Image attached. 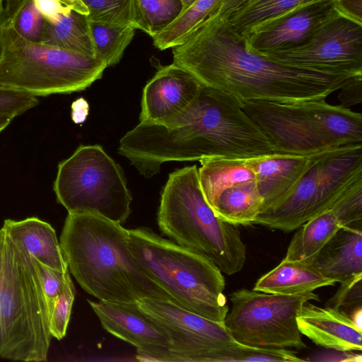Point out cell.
Segmentation results:
<instances>
[{"label":"cell","instance_id":"obj_1","mask_svg":"<svg viewBox=\"0 0 362 362\" xmlns=\"http://www.w3.org/2000/svg\"><path fill=\"white\" fill-rule=\"evenodd\" d=\"M118 153L150 178L169 161L247 160L276 153L241 103L202 84L191 104L164 124L140 122L120 139Z\"/></svg>","mask_w":362,"mask_h":362},{"label":"cell","instance_id":"obj_2","mask_svg":"<svg viewBox=\"0 0 362 362\" xmlns=\"http://www.w3.org/2000/svg\"><path fill=\"white\" fill-rule=\"evenodd\" d=\"M173 63L204 86L240 103H298L325 99L351 75L298 69L247 49L243 40L221 19L207 16L181 45L173 47Z\"/></svg>","mask_w":362,"mask_h":362},{"label":"cell","instance_id":"obj_3","mask_svg":"<svg viewBox=\"0 0 362 362\" xmlns=\"http://www.w3.org/2000/svg\"><path fill=\"white\" fill-rule=\"evenodd\" d=\"M59 243L69 272L99 300H170L132 255L129 230L120 223L93 213H68Z\"/></svg>","mask_w":362,"mask_h":362},{"label":"cell","instance_id":"obj_4","mask_svg":"<svg viewBox=\"0 0 362 362\" xmlns=\"http://www.w3.org/2000/svg\"><path fill=\"white\" fill-rule=\"evenodd\" d=\"M48 310L33 257L0 228V358L47 360Z\"/></svg>","mask_w":362,"mask_h":362},{"label":"cell","instance_id":"obj_5","mask_svg":"<svg viewBox=\"0 0 362 362\" xmlns=\"http://www.w3.org/2000/svg\"><path fill=\"white\" fill-rule=\"evenodd\" d=\"M160 231L177 244L204 256L232 275L246 259V246L236 226L222 221L206 202L196 165L169 175L158 211Z\"/></svg>","mask_w":362,"mask_h":362},{"label":"cell","instance_id":"obj_6","mask_svg":"<svg viewBox=\"0 0 362 362\" xmlns=\"http://www.w3.org/2000/svg\"><path fill=\"white\" fill-rule=\"evenodd\" d=\"M129 246L139 265L178 306L224 322L229 310L225 279L211 260L148 228L129 230Z\"/></svg>","mask_w":362,"mask_h":362},{"label":"cell","instance_id":"obj_7","mask_svg":"<svg viewBox=\"0 0 362 362\" xmlns=\"http://www.w3.org/2000/svg\"><path fill=\"white\" fill-rule=\"evenodd\" d=\"M241 104L279 153L308 155L362 144L361 114L325 99Z\"/></svg>","mask_w":362,"mask_h":362},{"label":"cell","instance_id":"obj_8","mask_svg":"<svg viewBox=\"0 0 362 362\" xmlns=\"http://www.w3.org/2000/svg\"><path fill=\"white\" fill-rule=\"evenodd\" d=\"M107 67L105 62L98 57L28 41L6 18L0 86L36 97L71 93L90 86L101 78Z\"/></svg>","mask_w":362,"mask_h":362},{"label":"cell","instance_id":"obj_9","mask_svg":"<svg viewBox=\"0 0 362 362\" xmlns=\"http://www.w3.org/2000/svg\"><path fill=\"white\" fill-rule=\"evenodd\" d=\"M362 177V144L322 151L294 187L262 211L254 224L291 232L329 209L340 194Z\"/></svg>","mask_w":362,"mask_h":362},{"label":"cell","instance_id":"obj_10","mask_svg":"<svg viewBox=\"0 0 362 362\" xmlns=\"http://www.w3.org/2000/svg\"><path fill=\"white\" fill-rule=\"evenodd\" d=\"M54 191L69 214L93 213L120 224L131 214L123 170L100 145H81L59 163Z\"/></svg>","mask_w":362,"mask_h":362},{"label":"cell","instance_id":"obj_11","mask_svg":"<svg viewBox=\"0 0 362 362\" xmlns=\"http://www.w3.org/2000/svg\"><path fill=\"white\" fill-rule=\"evenodd\" d=\"M319 300L313 291L293 295L242 288L230 294L231 310L224 325L240 344L264 348L303 349L296 321L302 305Z\"/></svg>","mask_w":362,"mask_h":362},{"label":"cell","instance_id":"obj_12","mask_svg":"<svg viewBox=\"0 0 362 362\" xmlns=\"http://www.w3.org/2000/svg\"><path fill=\"white\" fill-rule=\"evenodd\" d=\"M260 55L298 69L362 75V24L337 12L300 42Z\"/></svg>","mask_w":362,"mask_h":362},{"label":"cell","instance_id":"obj_13","mask_svg":"<svg viewBox=\"0 0 362 362\" xmlns=\"http://www.w3.org/2000/svg\"><path fill=\"white\" fill-rule=\"evenodd\" d=\"M137 302L168 334L172 361H234L241 344L233 339L224 322L200 316L169 300L144 298Z\"/></svg>","mask_w":362,"mask_h":362},{"label":"cell","instance_id":"obj_14","mask_svg":"<svg viewBox=\"0 0 362 362\" xmlns=\"http://www.w3.org/2000/svg\"><path fill=\"white\" fill-rule=\"evenodd\" d=\"M88 302L105 330L136 347L138 359L172 361L168 334L138 302Z\"/></svg>","mask_w":362,"mask_h":362},{"label":"cell","instance_id":"obj_15","mask_svg":"<svg viewBox=\"0 0 362 362\" xmlns=\"http://www.w3.org/2000/svg\"><path fill=\"white\" fill-rule=\"evenodd\" d=\"M201 86L193 74L174 63L161 66L144 88L139 121L167 122L191 104Z\"/></svg>","mask_w":362,"mask_h":362},{"label":"cell","instance_id":"obj_16","mask_svg":"<svg viewBox=\"0 0 362 362\" xmlns=\"http://www.w3.org/2000/svg\"><path fill=\"white\" fill-rule=\"evenodd\" d=\"M337 13L334 0L303 5L243 38L245 47L259 54L292 47Z\"/></svg>","mask_w":362,"mask_h":362},{"label":"cell","instance_id":"obj_17","mask_svg":"<svg viewBox=\"0 0 362 362\" xmlns=\"http://www.w3.org/2000/svg\"><path fill=\"white\" fill-rule=\"evenodd\" d=\"M296 321L300 333L318 346L339 351H362V330L348 315L335 309L306 301L300 307Z\"/></svg>","mask_w":362,"mask_h":362},{"label":"cell","instance_id":"obj_18","mask_svg":"<svg viewBox=\"0 0 362 362\" xmlns=\"http://www.w3.org/2000/svg\"><path fill=\"white\" fill-rule=\"evenodd\" d=\"M322 152L308 155L276 152L247 159L263 200L262 211L284 197Z\"/></svg>","mask_w":362,"mask_h":362},{"label":"cell","instance_id":"obj_19","mask_svg":"<svg viewBox=\"0 0 362 362\" xmlns=\"http://www.w3.org/2000/svg\"><path fill=\"white\" fill-rule=\"evenodd\" d=\"M310 263L335 283L362 274V229L341 227Z\"/></svg>","mask_w":362,"mask_h":362},{"label":"cell","instance_id":"obj_20","mask_svg":"<svg viewBox=\"0 0 362 362\" xmlns=\"http://www.w3.org/2000/svg\"><path fill=\"white\" fill-rule=\"evenodd\" d=\"M2 228L36 260L56 270H69L56 232L52 226L37 218L16 221L6 219Z\"/></svg>","mask_w":362,"mask_h":362},{"label":"cell","instance_id":"obj_21","mask_svg":"<svg viewBox=\"0 0 362 362\" xmlns=\"http://www.w3.org/2000/svg\"><path fill=\"white\" fill-rule=\"evenodd\" d=\"M335 284L310 263L284 258L275 268L257 281L253 290L267 293L293 295L312 292Z\"/></svg>","mask_w":362,"mask_h":362},{"label":"cell","instance_id":"obj_22","mask_svg":"<svg viewBox=\"0 0 362 362\" xmlns=\"http://www.w3.org/2000/svg\"><path fill=\"white\" fill-rule=\"evenodd\" d=\"M317 1L320 0H247L226 18H218L243 39L286 13Z\"/></svg>","mask_w":362,"mask_h":362},{"label":"cell","instance_id":"obj_23","mask_svg":"<svg viewBox=\"0 0 362 362\" xmlns=\"http://www.w3.org/2000/svg\"><path fill=\"white\" fill-rule=\"evenodd\" d=\"M199 161V185L209 205L224 190L255 182V174L247 160L214 157Z\"/></svg>","mask_w":362,"mask_h":362},{"label":"cell","instance_id":"obj_24","mask_svg":"<svg viewBox=\"0 0 362 362\" xmlns=\"http://www.w3.org/2000/svg\"><path fill=\"white\" fill-rule=\"evenodd\" d=\"M42 44L97 57L87 15L71 9L54 22L46 21Z\"/></svg>","mask_w":362,"mask_h":362},{"label":"cell","instance_id":"obj_25","mask_svg":"<svg viewBox=\"0 0 362 362\" xmlns=\"http://www.w3.org/2000/svg\"><path fill=\"white\" fill-rule=\"evenodd\" d=\"M341 227L333 211L325 210L296 229L284 259L311 262Z\"/></svg>","mask_w":362,"mask_h":362},{"label":"cell","instance_id":"obj_26","mask_svg":"<svg viewBox=\"0 0 362 362\" xmlns=\"http://www.w3.org/2000/svg\"><path fill=\"white\" fill-rule=\"evenodd\" d=\"M222 221L234 226L254 224L263 200L255 182L230 187L209 205Z\"/></svg>","mask_w":362,"mask_h":362},{"label":"cell","instance_id":"obj_27","mask_svg":"<svg viewBox=\"0 0 362 362\" xmlns=\"http://www.w3.org/2000/svg\"><path fill=\"white\" fill-rule=\"evenodd\" d=\"M132 25L151 37L173 23L182 12L181 0H131Z\"/></svg>","mask_w":362,"mask_h":362},{"label":"cell","instance_id":"obj_28","mask_svg":"<svg viewBox=\"0 0 362 362\" xmlns=\"http://www.w3.org/2000/svg\"><path fill=\"white\" fill-rule=\"evenodd\" d=\"M221 0H196L168 26L153 36L154 46L164 50L183 43Z\"/></svg>","mask_w":362,"mask_h":362},{"label":"cell","instance_id":"obj_29","mask_svg":"<svg viewBox=\"0 0 362 362\" xmlns=\"http://www.w3.org/2000/svg\"><path fill=\"white\" fill-rule=\"evenodd\" d=\"M96 56L107 66L117 64L134 36L132 25H115L90 21Z\"/></svg>","mask_w":362,"mask_h":362},{"label":"cell","instance_id":"obj_30","mask_svg":"<svg viewBox=\"0 0 362 362\" xmlns=\"http://www.w3.org/2000/svg\"><path fill=\"white\" fill-rule=\"evenodd\" d=\"M6 18L14 30L25 40L41 43L46 19L33 0H4Z\"/></svg>","mask_w":362,"mask_h":362},{"label":"cell","instance_id":"obj_31","mask_svg":"<svg viewBox=\"0 0 362 362\" xmlns=\"http://www.w3.org/2000/svg\"><path fill=\"white\" fill-rule=\"evenodd\" d=\"M88 10V19L115 25H132L131 0H80Z\"/></svg>","mask_w":362,"mask_h":362},{"label":"cell","instance_id":"obj_32","mask_svg":"<svg viewBox=\"0 0 362 362\" xmlns=\"http://www.w3.org/2000/svg\"><path fill=\"white\" fill-rule=\"evenodd\" d=\"M329 209L342 227L362 229V177L349 186Z\"/></svg>","mask_w":362,"mask_h":362},{"label":"cell","instance_id":"obj_33","mask_svg":"<svg viewBox=\"0 0 362 362\" xmlns=\"http://www.w3.org/2000/svg\"><path fill=\"white\" fill-rule=\"evenodd\" d=\"M74 297L75 289L71 281L49 313V332L58 340L62 339L66 334Z\"/></svg>","mask_w":362,"mask_h":362},{"label":"cell","instance_id":"obj_34","mask_svg":"<svg viewBox=\"0 0 362 362\" xmlns=\"http://www.w3.org/2000/svg\"><path fill=\"white\" fill-rule=\"evenodd\" d=\"M325 306L335 309L349 317L358 309L362 308V274L340 284L335 295Z\"/></svg>","mask_w":362,"mask_h":362},{"label":"cell","instance_id":"obj_35","mask_svg":"<svg viewBox=\"0 0 362 362\" xmlns=\"http://www.w3.org/2000/svg\"><path fill=\"white\" fill-rule=\"evenodd\" d=\"M33 259L49 314L57 298L63 293L67 285L71 281L70 272L69 270L61 272L52 269L40 263L34 257Z\"/></svg>","mask_w":362,"mask_h":362},{"label":"cell","instance_id":"obj_36","mask_svg":"<svg viewBox=\"0 0 362 362\" xmlns=\"http://www.w3.org/2000/svg\"><path fill=\"white\" fill-rule=\"evenodd\" d=\"M39 103L37 97L23 91L0 86V117L14 118Z\"/></svg>","mask_w":362,"mask_h":362},{"label":"cell","instance_id":"obj_37","mask_svg":"<svg viewBox=\"0 0 362 362\" xmlns=\"http://www.w3.org/2000/svg\"><path fill=\"white\" fill-rule=\"evenodd\" d=\"M304 359L299 358L293 351L288 349H274L255 347L242 345L236 358V361H264V362H299Z\"/></svg>","mask_w":362,"mask_h":362},{"label":"cell","instance_id":"obj_38","mask_svg":"<svg viewBox=\"0 0 362 362\" xmlns=\"http://www.w3.org/2000/svg\"><path fill=\"white\" fill-rule=\"evenodd\" d=\"M339 100L341 106L349 108L362 101V75L350 78L339 89Z\"/></svg>","mask_w":362,"mask_h":362},{"label":"cell","instance_id":"obj_39","mask_svg":"<svg viewBox=\"0 0 362 362\" xmlns=\"http://www.w3.org/2000/svg\"><path fill=\"white\" fill-rule=\"evenodd\" d=\"M37 8L46 21H57L62 14H66L72 9L62 4L59 0H33Z\"/></svg>","mask_w":362,"mask_h":362},{"label":"cell","instance_id":"obj_40","mask_svg":"<svg viewBox=\"0 0 362 362\" xmlns=\"http://www.w3.org/2000/svg\"><path fill=\"white\" fill-rule=\"evenodd\" d=\"M334 5L339 14L362 24V0H334Z\"/></svg>","mask_w":362,"mask_h":362},{"label":"cell","instance_id":"obj_41","mask_svg":"<svg viewBox=\"0 0 362 362\" xmlns=\"http://www.w3.org/2000/svg\"><path fill=\"white\" fill-rule=\"evenodd\" d=\"M247 0H221L211 14L220 18H224L238 9Z\"/></svg>","mask_w":362,"mask_h":362},{"label":"cell","instance_id":"obj_42","mask_svg":"<svg viewBox=\"0 0 362 362\" xmlns=\"http://www.w3.org/2000/svg\"><path fill=\"white\" fill-rule=\"evenodd\" d=\"M83 98L74 102L72 105V119L76 123L83 121L86 118V115L81 113V110L87 109V104L81 103Z\"/></svg>","mask_w":362,"mask_h":362},{"label":"cell","instance_id":"obj_43","mask_svg":"<svg viewBox=\"0 0 362 362\" xmlns=\"http://www.w3.org/2000/svg\"><path fill=\"white\" fill-rule=\"evenodd\" d=\"M60 2L66 6L88 15V10L80 0H59Z\"/></svg>","mask_w":362,"mask_h":362},{"label":"cell","instance_id":"obj_44","mask_svg":"<svg viewBox=\"0 0 362 362\" xmlns=\"http://www.w3.org/2000/svg\"><path fill=\"white\" fill-rule=\"evenodd\" d=\"M6 18V14L4 2H0V59L3 52V28Z\"/></svg>","mask_w":362,"mask_h":362},{"label":"cell","instance_id":"obj_45","mask_svg":"<svg viewBox=\"0 0 362 362\" xmlns=\"http://www.w3.org/2000/svg\"><path fill=\"white\" fill-rule=\"evenodd\" d=\"M12 119L13 118L8 117H0V133L8 126Z\"/></svg>","mask_w":362,"mask_h":362},{"label":"cell","instance_id":"obj_46","mask_svg":"<svg viewBox=\"0 0 362 362\" xmlns=\"http://www.w3.org/2000/svg\"><path fill=\"white\" fill-rule=\"evenodd\" d=\"M195 1L196 0H181L183 6V11L189 8Z\"/></svg>","mask_w":362,"mask_h":362},{"label":"cell","instance_id":"obj_47","mask_svg":"<svg viewBox=\"0 0 362 362\" xmlns=\"http://www.w3.org/2000/svg\"><path fill=\"white\" fill-rule=\"evenodd\" d=\"M4 0H0V2H4Z\"/></svg>","mask_w":362,"mask_h":362}]
</instances>
